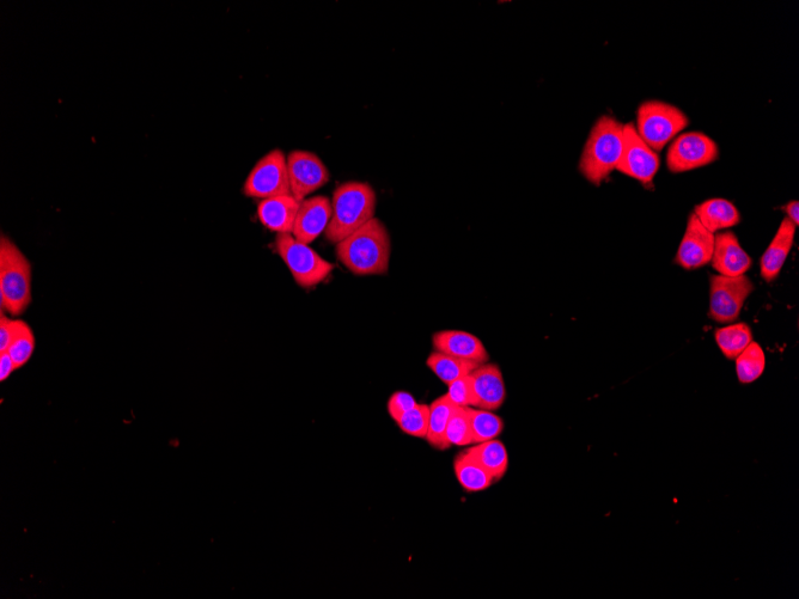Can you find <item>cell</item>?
Masks as SVG:
<instances>
[{
  "mask_svg": "<svg viewBox=\"0 0 799 599\" xmlns=\"http://www.w3.org/2000/svg\"><path fill=\"white\" fill-rule=\"evenodd\" d=\"M335 246L341 264L359 277L383 275L389 271L392 240L386 225L376 217Z\"/></svg>",
  "mask_w": 799,
  "mask_h": 599,
  "instance_id": "obj_1",
  "label": "cell"
},
{
  "mask_svg": "<svg viewBox=\"0 0 799 599\" xmlns=\"http://www.w3.org/2000/svg\"><path fill=\"white\" fill-rule=\"evenodd\" d=\"M377 197L369 183H341L333 193L332 218L325 231L328 242L337 244L375 218Z\"/></svg>",
  "mask_w": 799,
  "mask_h": 599,
  "instance_id": "obj_2",
  "label": "cell"
},
{
  "mask_svg": "<svg viewBox=\"0 0 799 599\" xmlns=\"http://www.w3.org/2000/svg\"><path fill=\"white\" fill-rule=\"evenodd\" d=\"M624 149V125L611 116L597 120L583 151L579 169L585 179L600 186L618 167Z\"/></svg>",
  "mask_w": 799,
  "mask_h": 599,
  "instance_id": "obj_3",
  "label": "cell"
},
{
  "mask_svg": "<svg viewBox=\"0 0 799 599\" xmlns=\"http://www.w3.org/2000/svg\"><path fill=\"white\" fill-rule=\"evenodd\" d=\"M32 265L8 236L0 237V310L20 316L32 303Z\"/></svg>",
  "mask_w": 799,
  "mask_h": 599,
  "instance_id": "obj_4",
  "label": "cell"
},
{
  "mask_svg": "<svg viewBox=\"0 0 799 599\" xmlns=\"http://www.w3.org/2000/svg\"><path fill=\"white\" fill-rule=\"evenodd\" d=\"M274 250L288 266L292 278L303 289L323 283L334 270V265L315 252L309 244L297 241L291 234H277Z\"/></svg>",
  "mask_w": 799,
  "mask_h": 599,
  "instance_id": "obj_5",
  "label": "cell"
},
{
  "mask_svg": "<svg viewBox=\"0 0 799 599\" xmlns=\"http://www.w3.org/2000/svg\"><path fill=\"white\" fill-rule=\"evenodd\" d=\"M687 126V116L667 103L649 101L638 110V134L656 151H661Z\"/></svg>",
  "mask_w": 799,
  "mask_h": 599,
  "instance_id": "obj_6",
  "label": "cell"
},
{
  "mask_svg": "<svg viewBox=\"0 0 799 599\" xmlns=\"http://www.w3.org/2000/svg\"><path fill=\"white\" fill-rule=\"evenodd\" d=\"M243 193L253 199H270L291 195L288 156L274 149L261 157L247 176Z\"/></svg>",
  "mask_w": 799,
  "mask_h": 599,
  "instance_id": "obj_7",
  "label": "cell"
},
{
  "mask_svg": "<svg viewBox=\"0 0 799 599\" xmlns=\"http://www.w3.org/2000/svg\"><path fill=\"white\" fill-rule=\"evenodd\" d=\"M710 316L718 323H731L740 317L741 310L754 285L746 275L724 277L712 275Z\"/></svg>",
  "mask_w": 799,
  "mask_h": 599,
  "instance_id": "obj_8",
  "label": "cell"
},
{
  "mask_svg": "<svg viewBox=\"0 0 799 599\" xmlns=\"http://www.w3.org/2000/svg\"><path fill=\"white\" fill-rule=\"evenodd\" d=\"M622 174L650 187L660 169V157L640 138L633 124L624 126V149L618 167Z\"/></svg>",
  "mask_w": 799,
  "mask_h": 599,
  "instance_id": "obj_9",
  "label": "cell"
},
{
  "mask_svg": "<svg viewBox=\"0 0 799 599\" xmlns=\"http://www.w3.org/2000/svg\"><path fill=\"white\" fill-rule=\"evenodd\" d=\"M291 195L298 201L307 199L331 180L326 164L313 152L295 150L288 155Z\"/></svg>",
  "mask_w": 799,
  "mask_h": 599,
  "instance_id": "obj_10",
  "label": "cell"
},
{
  "mask_svg": "<svg viewBox=\"0 0 799 599\" xmlns=\"http://www.w3.org/2000/svg\"><path fill=\"white\" fill-rule=\"evenodd\" d=\"M718 148L715 142L703 133L682 134L668 151V168L673 173H683L715 162Z\"/></svg>",
  "mask_w": 799,
  "mask_h": 599,
  "instance_id": "obj_11",
  "label": "cell"
},
{
  "mask_svg": "<svg viewBox=\"0 0 799 599\" xmlns=\"http://www.w3.org/2000/svg\"><path fill=\"white\" fill-rule=\"evenodd\" d=\"M716 236L707 230L697 216L689 217L686 234L677 252L676 262L685 270L703 267L712 260Z\"/></svg>",
  "mask_w": 799,
  "mask_h": 599,
  "instance_id": "obj_12",
  "label": "cell"
},
{
  "mask_svg": "<svg viewBox=\"0 0 799 599\" xmlns=\"http://www.w3.org/2000/svg\"><path fill=\"white\" fill-rule=\"evenodd\" d=\"M332 212V201L323 195L304 199L298 209L292 236L302 243H313L326 231Z\"/></svg>",
  "mask_w": 799,
  "mask_h": 599,
  "instance_id": "obj_13",
  "label": "cell"
},
{
  "mask_svg": "<svg viewBox=\"0 0 799 599\" xmlns=\"http://www.w3.org/2000/svg\"><path fill=\"white\" fill-rule=\"evenodd\" d=\"M435 351L480 365L489 363L490 354L478 336L463 330H441L432 336Z\"/></svg>",
  "mask_w": 799,
  "mask_h": 599,
  "instance_id": "obj_14",
  "label": "cell"
},
{
  "mask_svg": "<svg viewBox=\"0 0 799 599\" xmlns=\"http://www.w3.org/2000/svg\"><path fill=\"white\" fill-rule=\"evenodd\" d=\"M474 408L497 411L506 400L502 370L496 364H483L472 372Z\"/></svg>",
  "mask_w": 799,
  "mask_h": 599,
  "instance_id": "obj_15",
  "label": "cell"
},
{
  "mask_svg": "<svg viewBox=\"0 0 799 599\" xmlns=\"http://www.w3.org/2000/svg\"><path fill=\"white\" fill-rule=\"evenodd\" d=\"M711 262L719 274L730 278L746 274L752 266V259L741 248L735 234L730 231L716 236Z\"/></svg>",
  "mask_w": 799,
  "mask_h": 599,
  "instance_id": "obj_16",
  "label": "cell"
},
{
  "mask_svg": "<svg viewBox=\"0 0 799 599\" xmlns=\"http://www.w3.org/2000/svg\"><path fill=\"white\" fill-rule=\"evenodd\" d=\"M301 201L294 195H280L261 200L258 206V218L267 230L276 234H291L294 230Z\"/></svg>",
  "mask_w": 799,
  "mask_h": 599,
  "instance_id": "obj_17",
  "label": "cell"
},
{
  "mask_svg": "<svg viewBox=\"0 0 799 599\" xmlns=\"http://www.w3.org/2000/svg\"><path fill=\"white\" fill-rule=\"evenodd\" d=\"M795 232L796 226L788 218L784 219L770 247L762 255L760 262L761 275L767 283H772V281L776 280L780 271H782L790 250L794 246Z\"/></svg>",
  "mask_w": 799,
  "mask_h": 599,
  "instance_id": "obj_18",
  "label": "cell"
},
{
  "mask_svg": "<svg viewBox=\"0 0 799 599\" xmlns=\"http://www.w3.org/2000/svg\"><path fill=\"white\" fill-rule=\"evenodd\" d=\"M695 216L705 228L715 234L723 229L733 228L741 222L740 212L734 204L724 199H712L695 207Z\"/></svg>",
  "mask_w": 799,
  "mask_h": 599,
  "instance_id": "obj_19",
  "label": "cell"
},
{
  "mask_svg": "<svg viewBox=\"0 0 799 599\" xmlns=\"http://www.w3.org/2000/svg\"><path fill=\"white\" fill-rule=\"evenodd\" d=\"M454 472L463 490L469 493L489 490L496 482L492 475L481 467L473 456L468 454L467 450L460 452L455 457Z\"/></svg>",
  "mask_w": 799,
  "mask_h": 599,
  "instance_id": "obj_20",
  "label": "cell"
},
{
  "mask_svg": "<svg viewBox=\"0 0 799 599\" xmlns=\"http://www.w3.org/2000/svg\"><path fill=\"white\" fill-rule=\"evenodd\" d=\"M467 451L492 475L494 481L502 480L508 472L509 454L500 440L492 439L489 442L474 444Z\"/></svg>",
  "mask_w": 799,
  "mask_h": 599,
  "instance_id": "obj_21",
  "label": "cell"
},
{
  "mask_svg": "<svg viewBox=\"0 0 799 599\" xmlns=\"http://www.w3.org/2000/svg\"><path fill=\"white\" fill-rule=\"evenodd\" d=\"M456 408L457 406L451 402L447 394L438 397L431 403L429 432L425 439L428 440L432 448L437 450L450 448L447 438H445V432H447L449 421L453 417Z\"/></svg>",
  "mask_w": 799,
  "mask_h": 599,
  "instance_id": "obj_22",
  "label": "cell"
},
{
  "mask_svg": "<svg viewBox=\"0 0 799 599\" xmlns=\"http://www.w3.org/2000/svg\"><path fill=\"white\" fill-rule=\"evenodd\" d=\"M426 365L444 384L449 385L459 378L471 375L480 364L468 362L460 358L448 356L441 352H432Z\"/></svg>",
  "mask_w": 799,
  "mask_h": 599,
  "instance_id": "obj_23",
  "label": "cell"
},
{
  "mask_svg": "<svg viewBox=\"0 0 799 599\" xmlns=\"http://www.w3.org/2000/svg\"><path fill=\"white\" fill-rule=\"evenodd\" d=\"M715 338L725 358L735 360L753 341V334L746 323H736L718 329Z\"/></svg>",
  "mask_w": 799,
  "mask_h": 599,
  "instance_id": "obj_24",
  "label": "cell"
},
{
  "mask_svg": "<svg viewBox=\"0 0 799 599\" xmlns=\"http://www.w3.org/2000/svg\"><path fill=\"white\" fill-rule=\"evenodd\" d=\"M471 419L473 444L489 442L497 439L504 430V421L491 411L480 408H468Z\"/></svg>",
  "mask_w": 799,
  "mask_h": 599,
  "instance_id": "obj_25",
  "label": "cell"
},
{
  "mask_svg": "<svg viewBox=\"0 0 799 599\" xmlns=\"http://www.w3.org/2000/svg\"><path fill=\"white\" fill-rule=\"evenodd\" d=\"M765 368V353L758 342H750L746 350L736 358L737 377L742 384H750L759 380L764 374Z\"/></svg>",
  "mask_w": 799,
  "mask_h": 599,
  "instance_id": "obj_26",
  "label": "cell"
},
{
  "mask_svg": "<svg viewBox=\"0 0 799 599\" xmlns=\"http://www.w3.org/2000/svg\"><path fill=\"white\" fill-rule=\"evenodd\" d=\"M35 351V335L26 322L20 321L14 341L11 342L8 353L17 369L26 365Z\"/></svg>",
  "mask_w": 799,
  "mask_h": 599,
  "instance_id": "obj_27",
  "label": "cell"
},
{
  "mask_svg": "<svg viewBox=\"0 0 799 599\" xmlns=\"http://www.w3.org/2000/svg\"><path fill=\"white\" fill-rule=\"evenodd\" d=\"M445 438L449 446H468L473 444L471 419L468 408L457 407L451 417Z\"/></svg>",
  "mask_w": 799,
  "mask_h": 599,
  "instance_id": "obj_28",
  "label": "cell"
},
{
  "mask_svg": "<svg viewBox=\"0 0 799 599\" xmlns=\"http://www.w3.org/2000/svg\"><path fill=\"white\" fill-rule=\"evenodd\" d=\"M429 421L430 406L417 403V406L401 417L396 424L405 435L425 439L429 432Z\"/></svg>",
  "mask_w": 799,
  "mask_h": 599,
  "instance_id": "obj_29",
  "label": "cell"
},
{
  "mask_svg": "<svg viewBox=\"0 0 799 599\" xmlns=\"http://www.w3.org/2000/svg\"><path fill=\"white\" fill-rule=\"evenodd\" d=\"M449 399L457 407L469 408L475 406L472 374L463 376L448 385Z\"/></svg>",
  "mask_w": 799,
  "mask_h": 599,
  "instance_id": "obj_30",
  "label": "cell"
},
{
  "mask_svg": "<svg viewBox=\"0 0 799 599\" xmlns=\"http://www.w3.org/2000/svg\"><path fill=\"white\" fill-rule=\"evenodd\" d=\"M416 406V399H414L412 394L406 393V391H396L389 397L387 403L388 413L395 423H398L401 417H404L407 412H410Z\"/></svg>",
  "mask_w": 799,
  "mask_h": 599,
  "instance_id": "obj_31",
  "label": "cell"
},
{
  "mask_svg": "<svg viewBox=\"0 0 799 599\" xmlns=\"http://www.w3.org/2000/svg\"><path fill=\"white\" fill-rule=\"evenodd\" d=\"M21 320H11L4 313L0 315V352H8L14 341Z\"/></svg>",
  "mask_w": 799,
  "mask_h": 599,
  "instance_id": "obj_32",
  "label": "cell"
},
{
  "mask_svg": "<svg viewBox=\"0 0 799 599\" xmlns=\"http://www.w3.org/2000/svg\"><path fill=\"white\" fill-rule=\"evenodd\" d=\"M17 370L8 352H0V382H5Z\"/></svg>",
  "mask_w": 799,
  "mask_h": 599,
  "instance_id": "obj_33",
  "label": "cell"
},
{
  "mask_svg": "<svg viewBox=\"0 0 799 599\" xmlns=\"http://www.w3.org/2000/svg\"><path fill=\"white\" fill-rule=\"evenodd\" d=\"M785 212L788 213L789 220L797 226L799 224V204L798 201H791L788 206L785 207Z\"/></svg>",
  "mask_w": 799,
  "mask_h": 599,
  "instance_id": "obj_34",
  "label": "cell"
}]
</instances>
